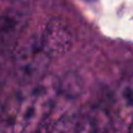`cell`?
I'll return each instance as SVG.
<instances>
[{"label": "cell", "mask_w": 133, "mask_h": 133, "mask_svg": "<svg viewBox=\"0 0 133 133\" xmlns=\"http://www.w3.org/2000/svg\"><path fill=\"white\" fill-rule=\"evenodd\" d=\"M61 81L47 74L40 81L21 86L12 93L0 116V133H31L50 120Z\"/></svg>", "instance_id": "obj_1"}, {"label": "cell", "mask_w": 133, "mask_h": 133, "mask_svg": "<svg viewBox=\"0 0 133 133\" xmlns=\"http://www.w3.org/2000/svg\"><path fill=\"white\" fill-rule=\"evenodd\" d=\"M51 57L43 47L39 35L19 43L13 54V71L21 86L40 81L47 75Z\"/></svg>", "instance_id": "obj_2"}, {"label": "cell", "mask_w": 133, "mask_h": 133, "mask_svg": "<svg viewBox=\"0 0 133 133\" xmlns=\"http://www.w3.org/2000/svg\"><path fill=\"white\" fill-rule=\"evenodd\" d=\"M28 13L19 6L8 7L0 13V50L15 48L28 25Z\"/></svg>", "instance_id": "obj_3"}, {"label": "cell", "mask_w": 133, "mask_h": 133, "mask_svg": "<svg viewBox=\"0 0 133 133\" xmlns=\"http://www.w3.org/2000/svg\"><path fill=\"white\" fill-rule=\"evenodd\" d=\"M40 37L43 47L53 58H60L68 52L73 44V35L70 27L60 19L53 18L46 24Z\"/></svg>", "instance_id": "obj_4"}, {"label": "cell", "mask_w": 133, "mask_h": 133, "mask_svg": "<svg viewBox=\"0 0 133 133\" xmlns=\"http://www.w3.org/2000/svg\"><path fill=\"white\" fill-rule=\"evenodd\" d=\"M114 103L119 119L130 126L133 121V72L126 74L120 80Z\"/></svg>", "instance_id": "obj_5"}, {"label": "cell", "mask_w": 133, "mask_h": 133, "mask_svg": "<svg viewBox=\"0 0 133 133\" xmlns=\"http://www.w3.org/2000/svg\"><path fill=\"white\" fill-rule=\"evenodd\" d=\"M78 133H112L108 113L100 108L93 110L86 118L80 119Z\"/></svg>", "instance_id": "obj_6"}, {"label": "cell", "mask_w": 133, "mask_h": 133, "mask_svg": "<svg viewBox=\"0 0 133 133\" xmlns=\"http://www.w3.org/2000/svg\"><path fill=\"white\" fill-rule=\"evenodd\" d=\"M80 118L77 113H65L51 124L48 133H78Z\"/></svg>", "instance_id": "obj_7"}, {"label": "cell", "mask_w": 133, "mask_h": 133, "mask_svg": "<svg viewBox=\"0 0 133 133\" xmlns=\"http://www.w3.org/2000/svg\"><path fill=\"white\" fill-rule=\"evenodd\" d=\"M11 94L7 92V75L4 71L0 70V116Z\"/></svg>", "instance_id": "obj_8"}, {"label": "cell", "mask_w": 133, "mask_h": 133, "mask_svg": "<svg viewBox=\"0 0 133 133\" xmlns=\"http://www.w3.org/2000/svg\"><path fill=\"white\" fill-rule=\"evenodd\" d=\"M51 124L52 123H51L50 120H47L46 123H44L43 125L39 126L37 130H34L31 133H48V130H50V127H51Z\"/></svg>", "instance_id": "obj_9"}, {"label": "cell", "mask_w": 133, "mask_h": 133, "mask_svg": "<svg viewBox=\"0 0 133 133\" xmlns=\"http://www.w3.org/2000/svg\"><path fill=\"white\" fill-rule=\"evenodd\" d=\"M127 133H133V121L130 124V126H128V131Z\"/></svg>", "instance_id": "obj_10"}]
</instances>
